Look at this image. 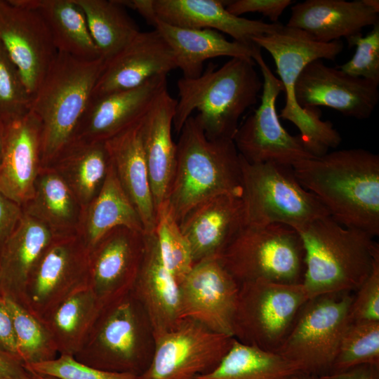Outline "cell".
Returning <instances> with one entry per match:
<instances>
[{
    "label": "cell",
    "instance_id": "d6a6232c",
    "mask_svg": "<svg viewBox=\"0 0 379 379\" xmlns=\"http://www.w3.org/2000/svg\"><path fill=\"white\" fill-rule=\"evenodd\" d=\"M110 164L105 142L74 140L51 166L84 207L99 192Z\"/></svg>",
    "mask_w": 379,
    "mask_h": 379
},
{
    "label": "cell",
    "instance_id": "8fae6325",
    "mask_svg": "<svg viewBox=\"0 0 379 379\" xmlns=\"http://www.w3.org/2000/svg\"><path fill=\"white\" fill-rule=\"evenodd\" d=\"M302 283L255 280L239 284L234 338L276 352L308 300Z\"/></svg>",
    "mask_w": 379,
    "mask_h": 379
},
{
    "label": "cell",
    "instance_id": "4fadbf2b",
    "mask_svg": "<svg viewBox=\"0 0 379 379\" xmlns=\"http://www.w3.org/2000/svg\"><path fill=\"white\" fill-rule=\"evenodd\" d=\"M233 339L183 319L174 328L153 339L152 355L140 379H194L220 363Z\"/></svg>",
    "mask_w": 379,
    "mask_h": 379
},
{
    "label": "cell",
    "instance_id": "c3c4849f",
    "mask_svg": "<svg viewBox=\"0 0 379 379\" xmlns=\"http://www.w3.org/2000/svg\"><path fill=\"white\" fill-rule=\"evenodd\" d=\"M322 376L325 379H379V366L363 364Z\"/></svg>",
    "mask_w": 379,
    "mask_h": 379
},
{
    "label": "cell",
    "instance_id": "277c9868",
    "mask_svg": "<svg viewBox=\"0 0 379 379\" xmlns=\"http://www.w3.org/2000/svg\"><path fill=\"white\" fill-rule=\"evenodd\" d=\"M166 205L179 223L199 204L223 194H241L239 154L233 140H211L194 116L179 133Z\"/></svg>",
    "mask_w": 379,
    "mask_h": 379
},
{
    "label": "cell",
    "instance_id": "7bdbcfd3",
    "mask_svg": "<svg viewBox=\"0 0 379 379\" xmlns=\"http://www.w3.org/2000/svg\"><path fill=\"white\" fill-rule=\"evenodd\" d=\"M356 291L350 309V321H379V254L368 277Z\"/></svg>",
    "mask_w": 379,
    "mask_h": 379
},
{
    "label": "cell",
    "instance_id": "db71d44e",
    "mask_svg": "<svg viewBox=\"0 0 379 379\" xmlns=\"http://www.w3.org/2000/svg\"><path fill=\"white\" fill-rule=\"evenodd\" d=\"M0 294H1V292H0Z\"/></svg>",
    "mask_w": 379,
    "mask_h": 379
},
{
    "label": "cell",
    "instance_id": "ab89813d",
    "mask_svg": "<svg viewBox=\"0 0 379 379\" xmlns=\"http://www.w3.org/2000/svg\"><path fill=\"white\" fill-rule=\"evenodd\" d=\"M31 103L18 69L0 46V118L6 124L18 119L30 111Z\"/></svg>",
    "mask_w": 379,
    "mask_h": 379
},
{
    "label": "cell",
    "instance_id": "f1b7e54d",
    "mask_svg": "<svg viewBox=\"0 0 379 379\" xmlns=\"http://www.w3.org/2000/svg\"><path fill=\"white\" fill-rule=\"evenodd\" d=\"M55 236L42 222L23 214L0 250V292L3 295L22 304L30 274Z\"/></svg>",
    "mask_w": 379,
    "mask_h": 379
},
{
    "label": "cell",
    "instance_id": "2e32d148",
    "mask_svg": "<svg viewBox=\"0 0 379 379\" xmlns=\"http://www.w3.org/2000/svg\"><path fill=\"white\" fill-rule=\"evenodd\" d=\"M0 46L32 97L58 53L41 15L18 0H0Z\"/></svg>",
    "mask_w": 379,
    "mask_h": 379
},
{
    "label": "cell",
    "instance_id": "e575fe53",
    "mask_svg": "<svg viewBox=\"0 0 379 379\" xmlns=\"http://www.w3.org/2000/svg\"><path fill=\"white\" fill-rule=\"evenodd\" d=\"M298 373L277 352L239 342L234 338L220 363L194 379H291Z\"/></svg>",
    "mask_w": 379,
    "mask_h": 379
},
{
    "label": "cell",
    "instance_id": "52a82bcc",
    "mask_svg": "<svg viewBox=\"0 0 379 379\" xmlns=\"http://www.w3.org/2000/svg\"><path fill=\"white\" fill-rule=\"evenodd\" d=\"M240 161L246 225L281 223L298 230L329 215L319 199L300 183L292 166L251 164L241 156Z\"/></svg>",
    "mask_w": 379,
    "mask_h": 379
},
{
    "label": "cell",
    "instance_id": "cb8c5ba5",
    "mask_svg": "<svg viewBox=\"0 0 379 379\" xmlns=\"http://www.w3.org/2000/svg\"><path fill=\"white\" fill-rule=\"evenodd\" d=\"M229 1L152 0L156 16L171 25L224 32L234 41L253 44L252 39L279 29L283 25L236 16L226 9Z\"/></svg>",
    "mask_w": 379,
    "mask_h": 379
},
{
    "label": "cell",
    "instance_id": "b9f144b4",
    "mask_svg": "<svg viewBox=\"0 0 379 379\" xmlns=\"http://www.w3.org/2000/svg\"><path fill=\"white\" fill-rule=\"evenodd\" d=\"M347 41L350 46H356L355 53L338 69L351 77L379 84V23L365 36L359 33Z\"/></svg>",
    "mask_w": 379,
    "mask_h": 379
},
{
    "label": "cell",
    "instance_id": "603a6c76",
    "mask_svg": "<svg viewBox=\"0 0 379 379\" xmlns=\"http://www.w3.org/2000/svg\"><path fill=\"white\" fill-rule=\"evenodd\" d=\"M140 14L171 48L177 68L181 70L182 77L185 79L199 77L203 72L204 62L208 59L221 56L252 58L258 47L255 44L230 41L213 29H194L171 25L156 16L152 5L143 8Z\"/></svg>",
    "mask_w": 379,
    "mask_h": 379
},
{
    "label": "cell",
    "instance_id": "ba28073f",
    "mask_svg": "<svg viewBox=\"0 0 379 379\" xmlns=\"http://www.w3.org/2000/svg\"><path fill=\"white\" fill-rule=\"evenodd\" d=\"M305 252L293 227L281 223L245 225L218 257L240 284L255 280L302 283Z\"/></svg>",
    "mask_w": 379,
    "mask_h": 379
},
{
    "label": "cell",
    "instance_id": "5b68a950",
    "mask_svg": "<svg viewBox=\"0 0 379 379\" xmlns=\"http://www.w3.org/2000/svg\"><path fill=\"white\" fill-rule=\"evenodd\" d=\"M104 65L101 58L88 60L58 52L32 97L30 111L41 126L43 167L73 141Z\"/></svg>",
    "mask_w": 379,
    "mask_h": 379
},
{
    "label": "cell",
    "instance_id": "7402d4cb",
    "mask_svg": "<svg viewBox=\"0 0 379 379\" xmlns=\"http://www.w3.org/2000/svg\"><path fill=\"white\" fill-rule=\"evenodd\" d=\"M178 225L190 246L194 263L218 257L246 225L241 196L211 197L192 208Z\"/></svg>",
    "mask_w": 379,
    "mask_h": 379
},
{
    "label": "cell",
    "instance_id": "f5cc1de1",
    "mask_svg": "<svg viewBox=\"0 0 379 379\" xmlns=\"http://www.w3.org/2000/svg\"><path fill=\"white\" fill-rule=\"evenodd\" d=\"M32 374V373H31ZM32 379H55L49 376H44L39 375L32 374Z\"/></svg>",
    "mask_w": 379,
    "mask_h": 379
},
{
    "label": "cell",
    "instance_id": "ac0fdd59",
    "mask_svg": "<svg viewBox=\"0 0 379 379\" xmlns=\"http://www.w3.org/2000/svg\"><path fill=\"white\" fill-rule=\"evenodd\" d=\"M294 91L303 108L328 107L357 119L370 117L379 100L378 84L328 67L321 59L304 67Z\"/></svg>",
    "mask_w": 379,
    "mask_h": 379
},
{
    "label": "cell",
    "instance_id": "8d00e7d4",
    "mask_svg": "<svg viewBox=\"0 0 379 379\" xmlns=\"http://www.w3.org/2000/svg\"><path fill=\"white\" fill-rule=\"evenodd\" d=\"M4 297L13 319L20 361L28 364L55 358L58 350L41 321L18 302Z\"/></svg>",
    "mask_w": 379,
    "mask_h": 379
},
{
    "label": "cell",
    "instance_id": "d590c367",
    "mask_svg": "<svg viewBox=\"0 0 379 379\" xmlns=\"http://www.w3.org/2000/svg\"><path fill=\"white\" fill-rule=\"evenodd\" d=\"M83 11L90 33L105 62L109 60L140 32L117 0H74Z\"/></svg>",
    "mask_w": 379,
    "mask_h": 379
},
{
    "label": "cell",
    "instance_id": "4316f807",
    "mask_svg": "<svg viewBox=\"0 0 379 379\" xmlns=\"http://www.w3.org/2000/svg\"><path fill=\"white\" fill-rule=\"evenodd\" d=\"M176 102L167 89L142 119V145L156 211L166 202L175 170L176 144L172 130Z\"/></svg>",
    "mask_w": 379,
    "mask_h": 379
},
{
    "label": "cell",
    "instance_id": "ffe728a7",
    "mask_svg": "<svg viewBox=\"0 0 379 379\" xmlns=\"http://www.w3.org/2000/svg\"><path fill=\"white\" fill-rule=\"evenodd\" d=\"M177 68L173 53L155 29L140 32L117 55L105 62L91 98L132 89Z\"/></svg>",
    "mask_w": 379,
    "mask_h": 379
},
{
    "label": "cell",
    "instance_id": "f907efd6",
    "mask_svg": "<svg viewBox=\"0 0 379 379\" xmlns=\"http://www.w3.org/2000/svg\"><path fill=\"white\" fill-rule=\"evenodd\" d=\"M291 379H325L323 376L307 374L303 373H297Z\"/></svg>",
    "mask_w": 379,
    "mask_h": 379
},
{
    "label": "cell",
    "instance_id": "f6af8a7d",
    "mask_svg": "<svg viewBox=\"0 0 379 379\" xmlns=\"http://www.w3.org/2000/svg\"><path fill=\"white\" fill-rule=\"evenodd\" d=\"M22 206L0 192V250L23 216Z\"/></svg>",
    "mask_w": 379,
    "mask_h": 379
},
{
    "label": "cell",
    "instance_id": "5bb4252c",
    "mask_svg": "<svg viewBox=\"0 0 379 379\" xmlns=\"http://www.w3.org/2000/svg\"><path fill=\"white\" fill-rule=\"evenodd\" d=\"M89 253L77 234L55 235L30 274L21 305L41 320L60 302L88 286Z\"/></svg>",
    "mask_w": 379,
    "mask_h": 379
},
{
    "label": "cell",
    "instance_id": "8992f818",
    "mask_svg": "<svg viewBox=\"0 0 379 379\" xmlns=\"http://www.w3.org/2000/svg\"><path fill=\"white\" fill-rule=\"evenodd\" d=\"M252 41L271 55L283 84L285 105L279 117L295 126L303 145L315 157L338 147L342 138L333 124L321 119L318 107H300L295 99L294 86L296 79L307 64L319 59L334 60L343 50V43L340 40L318 42L303 31L286 25Z\"/></svg>",
    "mask_w": 379,
    "mask_h": 379
},
{
    "label": "cell",
    "instance_id": "816d5d0a",
    "mask_svg": "<svg viewBox=\"0 0 379 379\" xmlns=\"http://www.w3.org/2000/svg\"><path fill=\"white\" fill-rule=\"evenodd\" d=\"M363 2L370 8L378 13L379 1L378 0H362Z\"/></svg>",
    "mask_w": 379,
    "mask_h": 379
},
{
    "label": "cell",
    "instance_id": "44dd1931",
    "mask_svg": "<svg viewBox=\"0 0 379 379\" xmlns=\"http://www.w3.org/2000/svg\"><path fill=\"white\" fill-rule=\"evenodd\" d=\"M42 167L41 126L37 117L29 111L7 124L0 165V192L23 206L33 197Z\"/></svg>",
    "mask_w": 379,
    "mask_h": 379
},
{
    "label": "cell",
    "instance_id": "f35d334b",
    "mask_svg": "<svg viewBox=\"0 0 379 379\" xmlns=\"http://www.w3.org/2000/svg\"><path fill=\"white\" fill-rule=\"evenodd\" d=\"M154 234L163 263L179 284L194 263L190 246L166 203L157 211Z\"/></svg>",
    "mask_w": 379,
    "mask_h": 379
},
{
    "label": "cell",
    "instance_id": "30bf717a",
    "mask_svg": "<svg viewBox=\"0 0 379 379\" xmlns=\"http://www.w3.org/2000/svg\"><path fill=\"white\" fill-rule=\"evenodd\" d=\"M352 298L350 293H338L309 299L276 352L298 373L329 374L350 322Z\"/></svg>",
    "mask_w": 379,
    "mask_h": 379
},
{
    "label": "cell",
    "instance_id": "1f68e13d",
    "mask_svg": "<svg viewBox=\"0 0 379 379\" xmlns=\"http://www.w3.org/2000/svg\"><path fill=\"white\" fill-rule=\"evenodd\" d=\"M18 1L41 15L58 52L88 60L101 58L85 15L74 0Z\"/></svg>",
    "mask_w": 379,
    "mask_h": 379
},
{
    "label": "cell",
    "instance_id": "83f0119b",
    "mask_svg": "<svg viewBox=\"0 0 379 379\" xmlns=\"http://www.w3.org/2000/svg\"><path fill=\"white\" fill-rule=\"evenodd\" d=\"M142 118L105 141V144L117 178L137 210L145 233L152 234L155 228L157 211L142 145Z\"/></svg>",
    "mask_w": 379,
    "mask_h": 379
},
{
    "label": "cell",
    "instance_id": "bcb514c9",
    "mask_svg": "<svg viewBox=\"0 0 379 379\" xmlns=\"http://www.w3.org/2000/svg\"><path fill=\"white\" fill-rule=\"evenodd\" d=\"M0 349L20 360L13 319L1 293L0 294Z\"/></svg>",
    "mask_w": 379,
    "mask_h": 379
},
{
    "label": "cell",
    "instance_id": "6da1fadb",
    "mask_svg": "<svg viewBox=\"0 0 379 379\" xmlns=\"http://www.w3.org/2000/svg\"><path fill=\"white\" fill-rule=\"evenodd\" d=\"M300 183L342 225L379 234V156L344 149L293 166Z\"/></svg>",
    "mask_w": 379,
    "mask_h": 379
},
{
    "label": "cell",
    "instance_id": "ee69618b",
    "mask_svg": "<svg viewBox=\"0 0 379 379\" xmlns=\"http://www.w3.org/2000/svg\"><path fill=\"white\" fill-rule=\"evenodd\" d=\"M291 0H234L229 1L226 9L240 16L247 13H258L277 23L284 11L293 4Z\"/></svg>",
    "mask_w": 379,
    "mask_h": 379
},
{
    "label": "cell",
    "instance_id": "836d02e7",
    "mask_svg": "<svg viewBox=\"0 0 379 379\" xmlns=\"http://www.w3.org/2000/svg\"><path fill=\"white\" fill-rule=\"evenodd\" d=\"M102 307L88 286L72 293L41 320L60 354L74 356L82 347Z\"/></svg>",
    "mask_w": 379,
    "mask_h": 379
},
{
    "label": "cell",
    "instance_id": "3957f363",
    "mask_svg": "<svg viewBox=\"0 0 379 379\" xmlns=\"http://www.w3.org/2000/svg\"><path fill=\"white\" fill-rule=\"evenodd\" d=\"M301 238L308 299L357 291L371 273L379 246L369 234L349 228L330 215L296 230Z\"/></svg>",
    "mask_w": 379,
    "mask_h": 379
},
{
    "label": "cell",
    "instance_id": "681fc988",
    "mask_svg": "<svg viewBox=\"0 0 379 379\" xmlns=\"http://www.w3.org/2000/svg\"><path fill=\"white\" fill-rule=\"evenodd\" d=\"M7 124L0 118V165L2 161L6 135Z\"/></svg>",
    "mask_w": 379,
    "mask_h": 379
},
{
    "label": "cell",
    "instance_id": "484cf974",
    "mask_svg": "<svg viewBox=\"0 0 379 379\" xmlns=\"http://www.w3.org/2000/svg\"><path fill=\"white\" fill-rule=\"evenodd\" d=\"M378 19V13L362 0H306L292 6L286 26L300 29L318 42L330 43L361 33Z\"/></svg>",
    "mask_w": 379,
    "mask_h": 379
},
{
    "label": "cell",
    "instance_id": "4dcf8cb0",
    "mask_svg": "<svg viewBox=\"0 0 379 379\" xmlns=\"http://www.w3.org/2000/svg\"><path fill=\"white\" fill-rule=\"evenodd\" d=\"M22 208L54 235H65L77 234L83 207L61 175L49 166L41 168L33 197Z\"/></svg>",
    "mask_w": 379,
    "mask_h": 379
},
{
    "label": "cell",
    "instance_id": "7a4b0ae2",
    "mask_svg": "<svg viewBox=\"0 0 379 379\" xmlns=\"http://www.w3.org/2000/svg\"><path fill=\"white\" fill-rule=\"evenodd\" d=\"M252 58H233L217 68L210 64L194 79L177 82L178 100L173 128L179 133L194 110V117L211 140H233L242 114L258 100L262 86Z\"/></svg>",
    "mask_w": 379,
    "mask_h": 379
},
{
    "label": "cell",
    "instance_id": "d6986e66",
    "mask_svg": "<svg viewBox=\"0 0 379 379\" xmlns=\"http://www.w3.org/2000/svg\"><path fill=\"white\" fill-rule=\"evenodd\" d=\"M166 90L167 76L159 75L132 89L91 98L73 141H107L140 120Z\"/></svg>",
    "mask_w": 379,
    "mask_h": 379
},
{
    "label": "cell",
    "instance_id": "e0dca14e",
    "mask_svg": "<svg viewBox=\"0 0 379 379\" xmlns=\"http://www.w3.org/2000/svg\"><path fill=\"white\" fill-rule=\"evenodd\" d=\"M145 234L118 227L90 250L87 284L102 309L132 292L142 260Z\"/></svg>",
    "mask_w": 379,
    "mask_h": 379
},
{
    "label": "cell",
    "instance_id": "7c38bea8",
    "mask_svg": "<svg viewBox=\"0 0 379 379\" xmlns=\"http://www.w3.org/2000/svg\"><path fill=\"white\" fill-rule=\"evenodd\" d=\"M253 60L262 76L259 107L239 126L233 142L239 155L251 164L274 163L292 166L314 158L299 135H291L282 126L277 111V100L284 92L281 81L272 72L258 47Z\"/></svg>",
    "mask_w": 379,
    "mask_h": 379
},
{
    "label": "cell",
    "instance_id": "9c48e42d",
    "mask_svg": "<svg viewBox=\"0 0 379 379\" xmlns=\"http://www.w3.org/2000/svg\"><path fill=\"white\" fill-rule=\"evenodd\" d=\"M150 342L154 340L148 320L131 293L101 310L74 357L97 368L138 374L136 369L150 361Z\"/></svg>",
    "mask_w": 379,
    "mask_h": 379
},
{
    "label": "cell",
    "instance_id": "d4e9b609",
    "mask_svg": "<svg viewBox=\"0 0 379 379\" xmlns=\"http://www.w3.org/2000/svg\"><path fill=\"white\" fill-rule=\"evenodd\" d=\"M148 320L153 339L182 320L179 284L164 266L154 233L145 234V249L132 291Z\"/></svg>",
    "mask_w": 379,
    "mask_h": 379
},
{
    "label": "cell",
    "instance_id": "f546056e",
    "mask_svg": "<svg viewBox=\"0 0 379 379\" xmlns=\"http://www.w3.org/2000/svg\"><path fill=\"white\" fill-rule=\"evenodd\" d=\"M118 227L145 234L140 217L111 163L99 192L82 208L77 234L91 250L108 232Z\"/></svg>",
    "mask_w": 379,
    "mask_h": 379
},
{
    "label": "cell",
    "instance_id": "9a60e30c",
    "mask_svg": "<svg viewBox=\"0 0 379 379\" xmlns=\"http://www.w3.org/2000/svg\"><path fill=\"white\" fill-rule=\"evenodd\" d=\"M179 288L181 319L194 320L215 333L234 338L239 284L218 257L195 262Z\"/></svg>",
    "mask_w": 379,
    "mask_h": 379
},
{
    "label": "cell",
    "instance_id": "7dc6e473",
    "mask_svg": "<svg viewBox=\"0 0 379 379\" xmlns=\"http://www.w3.org/2000/svg\"><path fill=\"white\" fill-rule=\"evenodd\" d=\"M17 358L0 350V379H32Z\"/></svg>",
    "mask_w": 379,
    "mask_h": 379
},
{
    "label": "cell",
    "instance_id": "60d3db41",
    "mask_svg": "<svg viewBox=\"0 0 379 379\" xmlns=\"http://www.w3.org/2000/svg\"><path fill=\"white\" fill-rule=\"evenodd\" d=\"M24 366L32 374L55 379H140L138 374L97 368L78 361L73 355L65 354L50 360L24 364Z\"/></svg>",
    "mask_w": 379,
    "mask_h": 379
},
{
    "label": "cell",
    "instance_id": "74e56055",
    "mask_svg": "<svg viewBox=\"0 0 379 379\" xmlns=\"http://www.w3.org/2000/svg\"><path fill=\"white\" fill-rule=\"evenodd\" d=\"M379 366V321H350L340 342L330 373L353 367Z\"/></svg>",
    "mask_w": 379,
    "mask_h": 379
}]
</instances>
